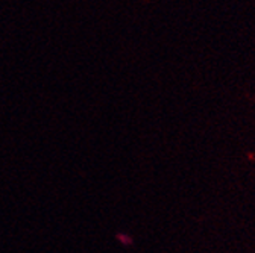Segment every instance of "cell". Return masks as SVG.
Instances as JSON below:
<instances>
[{
	"label": "cell",
	"instance_id": "cell-1",
	"mask_svg": "<svg viewBox=\"0 0 255 253\" xmlns=\"http://www.w3.org/2000/svg\"><path fill=\"white\" fill-rule=\"evenodd\" d=\"M117 241H119L122 246H125V247H131V246L134 244V238H132L131 235L125 234V232L117 234Z\"/></svg>",
	"mask_w": 255,
	"mask_h": 253
}]
</instances>
